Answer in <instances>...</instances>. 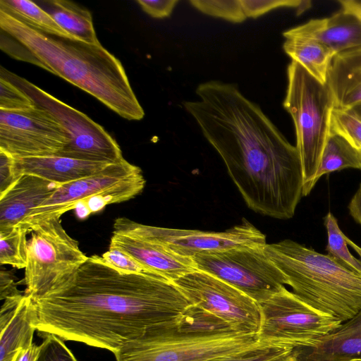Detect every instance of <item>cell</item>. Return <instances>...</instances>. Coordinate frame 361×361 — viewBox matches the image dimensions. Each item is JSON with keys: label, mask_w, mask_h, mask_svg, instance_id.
<instances>
[{"label": "cell", "mask_w": 361, "mask_h": 361, "mask_svg": "<svg viewBox=\"0 0 361 361\" xmlns=\"http://www.w3.org/2000/svg\"><path fill=\"white\" fill-rule=\"evenodd\" d=\"M259 306L257 338L264 344L292 349L307 346L342 323L308 305L285 286Z\"/></svg>", "instance_id": "obj_9"}, {"label": "cell", "mask_w": 361, "mask_h": 361, "mask_svg": "<svg viewBox=\"0 0 361 361\" xmlns=\"http://www.w3.org/2000/svg\"><path fill=\"white\" fill-rule=\"evenodd\" d=\"M173 283L191 304L226 322L235 332L257 335L261 325L259 304L240 290L198 269Z\"/></svg>", "instance_id": "obj_12"}, {"label": "cell", "mask_w": 361, "mask_h": 361, "mask_svg": "<svg viewBox=\"0 0 361 361\" xmlns=\"http://www.w3.org/2000/svg\"><path fill=\"white\" fill-rule=\"evenodd\" d=\"M109 248L119 250L171 282L196 269L192 258L180 255L163 245L126 234L113 233Z\"/></svg>", "instance_id": "obj_15"}, {"label": "cell", "mask_w": 361, "mask_h": 361, "mask_svg": "<svg viewBox=\"0 0 361 361\" xmlns=\"http://www.w3.org/2000/svg\"><path fill=\"white\" fill-rule=\"evenodd\" d=\"M246 18H257L279 8H295L298 15L311 6V1L298 0H240Z\"/></svg>", "instance_id": "obj_31"}, {"label": "cell", "mask_w": 361, "mask_h": 361, "mask_svg": "<svg viewBox=\"0 0 361 361\" xmlns=\"http://www.w3.org/2000/svg\"><path fill=\"white\" fill-rule=\"evenodd\" d=\"M60 186L35 176L22 175L0 195V230L21 225Z\"/></svg>", "instance_id": "obj_18"}, {"label": "cell", "mask_w": 361, "mask_h": 361, "mask_svg": "<svg viewBox=\"0 0 361 361\" xmlns=\"http://www.w3.org/2000/svg\"><path fill=\"white\" fill-rule=\"evenodd\" d=\"M20 177L16 176L13 170V157L0 150V195L13 185Z\"/></svg>", "instance_id": "obj_37"}, {"label": "cell", "mask_w": 361, "mask_h": 361, "mask_svg": "<svg viewBox=\"0 0 361 361\" xmlns=\"http://www.w3.org/2000/svg\"><path fill=\"white\" fill-rule=\"evenodd\" d=\"M25 269V294L39 299L73 277L88 257L54 216L32 226Z\"/></svg>", "instance_id": "obj_7"}, {"label": "cell", "mask_w": 361, "mask_h": 361, "mask_svg": "<svg viewBox=\"0 0 361 361\" xmlns=\"http://www.w3.org/2000/svg\"><path fill=\"white\" fill-rule=\"evenodd\" d=\"M198 99L182 102L222 159L247 206L279 219L292 218L302 196L298 151L237 85L200 83Z\"/></svg>", "instance_id": "obj_2"}, {"label": "cell", "mask_w": 361, "mask_h": 361, "mask_svg": "<svg viewBox=\"0 0 361 361\" xmlns=\"http://www.w3.org/2000/svg\"><path fill=\"white\" fill-rule=\"evenodd\" d=\"M264 245L197 255L192 259L196 269L219 278L260 304L287 285L283 274L265 253Z\"/></svg>", "instance_id": "obj_10"}, {"label": "cell", "mask_w": 361, "mask_h": 361, "mask_svg": "<svg viewBox=\"0 0 361 361\" xmlns=\"http://www.w3.org/2000/svg\"><path fill=\"white\" fill-rule=\"evenodd\" d=\"M267 361H298L292 353V351L274 357Z\"/></svg>", "instance_id": "obj_42"}, {"label": "cell", "mask_w": 361, "mask_h": 361, "mask_svg": "<svg viewBox=\"0 0 361 361\" xmlns=\"http://www.w3.org/2000/svg\"><path fill=\"white\" fill-rule=\"evenodd\" d=\"M0 77L25 94L34 104L51 114L69 137L68 145L56 155L76 159L115 164L124 159L116 141L99 124L37 85L5 68Z\"/></svg>", "instance_id": "obj_8"}, {"label": "cell", "mask_w": 361, "mask_h": 361, "mask_svg": "<svg viewBox=\"0 0 361 361\" xmlns=\"http://www.w3.org/2000/svg\"><path fill=\"white\" fill-rule=\"evenodd\" d=\"M264 249L293 293L308 305L341 322L361 311L360 274L290 239L266 244Z\"/></svg>", "instance_id": "obj_4"}, {"label": "cell", "mask_w": 361, "mask_h": 361, "mask_svg": "<svg viewBox=\"0 0 361 361\" xmlns=\"http://www.w3.org/2000/svg\"><path fill=\"white\" fill-rule=\"evenodd\" d=\"M287 78L283 106L294 123L303 174L302 196H307L316 185V173L330 135L334 101L327 84L317 80L295 61L288 66Z\"/></svg>", "instance_id": "obj_5"}, {"label": "cell", "mask_w": 361, "mask_h": 361, "mask_svg": "<svg viewBox=\"0 0 361 361\" xmlns=\"http://www.w3.org/2000/svg\"><path fill=\"white\" fill-rule=\"evenodd\" d=\"M113 227V233L157 243L190 258L197 255L267 244L264 234L245 219L240 224L221 232L148 226L126 217L116 219Z\"/></svg>", "instance_id": "obj_11"}, {"label": "cell", "mask_w": 361, "mask_h": 361, "mask_svg": "<svg viewBox=\"0 0 361 361\" xmlns=\"http://www.w3.org/2000/svg\"><path fill=\"white\" fill-rule=\"evenodd\" d=\"M142 172L138 166L125 159L111 164L99 172L61 185L42 204L35 208L21 225L30 228L54 216H61L75 205L111 188L128 178Z\"/></svg>", "instance_id": "obj_14"}, {"label": "cell", "mask_w": 361, "mask_h": 361, "mask_svg": "<svg viewBox=\"0 0 361 361\" xmlns=\"http://www.w3.org/2000/svg\"><path fill=\"white\" fill-rule=\"evenodd\" d=\"M68 142L57 120L36 105L23 111L0 109V150L13 158L56 155Z\"/></svg>", "instance_id": "obj_13"}, {"label": "cell", "mask_w": 361, "mask_h": 361, "mask_svg": "<svg viewBox=\"0 0 361 361\" xmlns=\"http://www.w3.org/2000/svg\"><path fill=\"white\" fill-rule=\"evenodd\" d=\"M0 10L44 33L73 39L35 2L29 0H0Z\"/></svg>", "instance_id": "obj_25"}, {"label": "cell", "mask_w": 361, "mask_h": 361, "mask_svg": "<svg viewBox=\"0 0 361 361\" xmlns=\"http://www.w3.org/2000/svg\"><path fill=\"white\" fill-rule=\"evenodd\" d=\"M357 151H358V153H359V158H360V164H361V149L360 150H357Z\"/></svg>", "instance_id": "obj_44"}, {"label": "cell", "mask_w": 361, "mask_h": 361, "mask_svg": "<svg viewBox=\"0 0 361 361\" xmlns=\"http://www.w3.org/2000/svg\"><path fill=\"white\" fill-rule=\"evenodd\" d=\"M330 134L345 140L357 150L361 149V120L350 110L334 107L329 119Z\"/></svg>", "instance_id": "obj_29"}, {"label": "cell", "mask_w": 361, "mask_h": 361, "mask_svg": "<svg viewBox=\"0 0 361 361\" xmlns=\"http://www.w3.org/2000/svg\"><path fill=\"white\" fill-rule=\"evenodd\" d=\"M30 231L23 225L0 230V264L17 269L27 265V234Z\"/></svg>", "instance_id": "obj_27"}, {"label": "cell", "mask_w": 361, "mask_h": 361, "mask_svg": "<svg viewBox=\"0 0 361 361\" xmlns=\"http://www.w3.org/2000/svg\"><path fill=\"white\" fill-rule=\"evenodd\" d=\"M36 312L32 299L25 294L15 317L1 331L0 361H14L18 353L33 343Z\"/></svg>", "instance_id": "obj_21"}, {"label": "cell", "mask_w": 361, "mask_h": 361, "mask_svg": "<svg viewBox=\"0 0 361 361\" xmlns=\"http://www.w3.org/2000/svg\"><path fill=\"white\" fill-rule=\"evenodd\" d=\"M39 351V345L32 343L29 348L21 350L14 361H35Z\"/></svg>", "instance_id": "obj_41"}, {"label": "cell", "mask_w": 361, "mask_h": 361, "mask_svg": "<svg viewBox=\"0 0 361 361\" xmlns=\"http://www.w3.org/2000/svg\"><path fill=\"white\" fill-rule=\"evenodd\" d=\"M189 2L204 14L233 23H241L247 19L240 0H190Z\"/></svg>", "instance_id": "obj_30"}, {"label": "cell", "mask_w": 361, "mask_h": 361, "mask_svg": "<svg viewBox=\"0 0 361 361\" xmlns=\"http://www.w3.org/2000/svg\"><path fill=\"white\" fill-rule=\"evenodd\" d=\"M319 42L335 54L361 47V13L342 8L330 17L312 19L283 32Z\"/></svg>", "instance_id": "obj_16"}, {"label": "cell", "mask_w": 361, "mask_h": 361, "mask_svg": "<svg viewBox=\"0 0 361 361\" xmlns=\"http://www.w3.org/2000/svg\"><path fill=\"white\" fill-rule=\"evenodd\" d=\"M33 302L39 332L113 353L150 329L176 320L192 305L173 282L118 271L98 255Z\"/></svg>", "instance_id": "obj_1"}, {"label": "cell", "mask_w": 361, "mask_h": 361, "mask_svg": "<svg viewBox=\"0 0 361 361\" xmlns=\"http://www.w3.org/2000/svg\"><path fill=\"white\" fill-rule=\"evenodd\" d=\"M142 172L136 173L97 195L78 202L74 211L79 219L102 210L106 206L129 200L140 194L145 185Z\"/></svg>", "instance_id": "obj_24"}, {"label": "cell", "mask_w": 361, "mask_h": 361, "mask_svg": "<svg viewBox=\"0 0 361 361\" xmlns=\"http://www.w3.org/2000/svg\"><path fill=\"white\" fill-rule=\"evenodd\" d=\"M285 53L319 82L326 84L328 72L336 55L329 47L310 39L286 37Z\"/></svg>", "instance_id": "obj_23"}, {"label": "cell", "mask_w": 361, "mask_h": 361, "mask_svg": "<svg viewBox=\"0 0 361 361\" xmlns=\"http://www.w3.org/2000/svg\"><path fill=\"white\" fill-rule=\"evenodd\" d=\"M34 106L35 104L25 94L0 77V109L23 111Z\"/></svg>", "instance_id": "obj_33"}, {"label": "cell", "mask_w": 361, "mask_h": 361, "mask_svg": "<svg viewBox=\"0 0 361 361\" xmlns=\"http://www.w3.org/2000/svg\"><path fill=\"white\" fill-rule=\"evenodd\" d=\"M35 361H78L63 341L54 334H46L39 345Z\"/></svg>", "instance_id": "obj_34"}, {"label": "cell", "mask_w": 361, "mask_h": 361, "mask_svg": "<svg viewBox=\"0 0 361 361\" xmlns=\"http://www.w3.org/2000/svg\"><path fill=\"white\" fill-rule=\"evenodd\" d=\"M348 168L361 169L358 151L343 137L330 134L316 173L315 183L325 174Z\"/></svg>", "instance_id": "obj_26"}, {"label": "cell", "mask_w": 361, "mask_h": 361, "mask_svg": "<svg viewBox=\"0 0 361 361\" xmlns=\"http://www.w3.org/2000/svg\"><path fill=\"white\" fill-rule=\"evenodd\" d=\"M23 294L17 288L12 274L1 268L0 271V299L4 300L7 298L21 296Z\"/></svg>", "instance_id": "obj_39"}, {"label": "cell", "mask_w": 361, "mask_h": 361, "mask_svg": "<svg viewBox=\"0 0 361 361\" xmlns=\"http://www.w3.org/2000/svg\"><path fill=\"white\" fill-rule=\"evenodd\" d=\"M259 343L255 334L202 332L179 317L150 329L114 354L116 361H205Z\"/></svg>", "instance_id": "obj_6"}, {"label": "cell", "mask_w": 361, "mask_h": 361, "mask_svg": "<svg viewBox=\"0 0 361 361\" xmlns=\"http://www.w3.org/2000/svg\"><path fill=\"white\" fill-rule=\"evenodd\" d=\"M348 210L353 219L361 225V183L350 200Z\"/></svg>", "instance_id": "obj_40"}, {"label": "cell", "mask_w": 361, "mask_h": 361, "mask_svg": "<svg viewBox=\"0 0 361 361\" xmlns=\"http://www.w3.org/2000/svg\"><path fill=\"white\" fill-rule=\"evenodd\" d=\"M0 48L64 79L124 118L145 116L123 65L100 42L44 33L0 10Z\"/></svg>", "instance_id": "obj_3"}, {"label": "cell", "mask_w": 361, "mask_h": 361, "mask_svg": "<svg viewBox=\"0 0 361 361\" xmlns=\"http://www.w3.org/2000/svg\"><path fill=\"white\" fill-rule=\"evenodd\" d=\"M292 348L259 343L256 345L235 353L205 361H267L292 351Z\"/></svg>", "instance_id": "obj_32"}, {"label": "cell", "mask_w": 361, "mask_h": 361, "mask_svg": "<svg viewBox=\"0 0 361 361\" xmlns=\"http://www.w3.org/2000/svg\"><path fill=\"white\" fill-rule=\"evenodd\" d=\"M25 294L16 298H7L4 300L0 311V331H3L15 317L19 309Z\"/></svg>", "instance_id": "obj_38"}, {"label": "cell", "mask_w": 361, "mask_h": 361, "mask_svg": "<svg viewBox=\"0 0 361 361\" xmlns=\"http://www.w3.org/2000/svg\"><path fill=\"white\" fill-rule=\"evenodd\" d=\"M350 109L361 120V102L354 105Z\"/></svg>", "instance_id": "obj_43"}, {"label": "cell", "mask_w": 361, "mask_h": 361, "mask_svg": "<svg viewBox=\"0 0 361 361\" xmlns=\"http://www.w3.org/2000/svg\"><path fill=\"white\" fill-rule=\"evenodd\" d=\"M327 233V255L347 269L361 275V260L355 258L348 247V238L341 231L337 219L331 212L324 218Z\"/></svg>", "instance_id": "obj_28"}, {"label": "cell", "mask_w": 361, "mask_h": 361, "mask_svg": "<svg viewBox=\"0 0 361 361\" xmlns=\"http://www.w3.org/2000/svg\"><path fill=\"white\" fill-rule=\"evenodd\" d=\"M40 3L43 6H39L73 39L89 44L99 43L91 13L87 9L66 0H49Z\"/></svg>", "instance_id": "obj_22"}, {"label": "cell", "mask_w": 361, "mask_h": 361, "mask_svg": "<svg viewBox=\"0 0 361 361\" xmlns=\"http://www.w3.org/2000/svg\"><path fill=\"white\" fill-rule=\"evenodd\" d=\"M326 84L333 95L334 107L348 109L361 102V47L334 56Z\"/></svg>", "instance_id": "obj_20"}, {"label": "cell", "mask_w": 361, "mask_h": 361, "mask_svg": "<svg viewBox=\"0 0 361 361\" xmlns=\"http://www.w3.org/2000/svg\"><path fill=\"white\" fill-rule=\"evenodd\" d=\"M109 164L59 155L13 158L16 176L32 175L60 185L92 176Z\"/></svg>", "instance_id": "obj_19"}, {"label": "cell", "mask_w": 361, "mask_h": 361, "mask_svg": "<svg viewBox=\"0 0 361 361\" xmlns=\"http://www.w3.org/2000/svg\"><path fill=\"white\" fill-rule=\"evenodd\" d=\"M102 257L110 267L123 273L157 276L133 258L117 249L109 248V250L104 252Z\"/></svg>", "instance_id": "obj_35"}, {"label": "cell", "mask_w": 361, "mask_h": 361, "mask_svg": "<svg viewBox=\"0 0 361 361\" xmlns=\"http://www.w3.org/2000/svg\"><path fill=\"white\" fill-rule=\"evenodd\" d=\"M298 361H361V311L312 344L293 348Z\"/></svg>", "instance_id": "obj_17"}, {"label": "cell", "mask_w": 361, "mask_h": 361, "mask_svg": "<svg viewBox=\"0 0 361 361\" xmlns=\"http://www.w3.org/2000/svg\"><path fill=\"white\" fill-rule=\"evenodd\" d=\"M178 0H137V3L149 16L154 18H165L171 16Z\"/></svg>", "instance_id": "obj_36"}]
</instances>
